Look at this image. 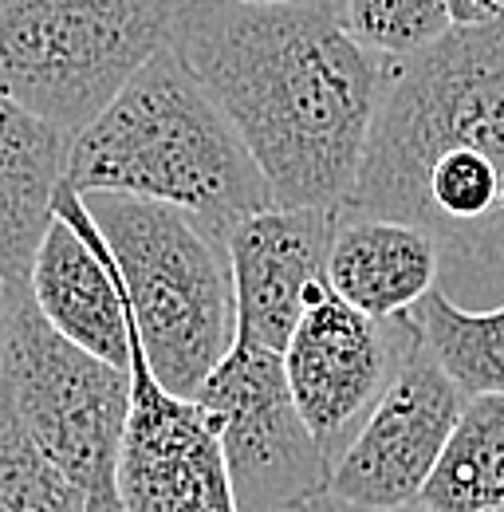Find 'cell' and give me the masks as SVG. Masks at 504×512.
Instances as JSON below:
<instances>
[{
	"instance_id": "1",
	"label": "cell",
	"mask_w": 504,
	"mask_h": 512,
	"mask_svg": "<svg viewBox=\"0 0 504 512\" xmlns=\"http://www.w3.org/2000/svg\"><path fill=\"white\" fill-rule=\"evenodd\" d=\"M174 52L241 134L280 209L347 205L394 60L347 32L343 0H186Z\"/></svg>"
},
{
	"instance_id": "2",
	"label": "cell",
	"mask_w": 504,
	"mask_h": 512,
	"mask_svg": "<svg viewBox=\"0 0 504 512\" xmlns=\"http://www.w3.org/2000/svg\"><path fill=\"white\" fill-rule=\"evenodd\" d=\"M422 225L449 260H504V20L394 60L343 205Z\"/></svg>"
},
{
	"instance_id": "3",
	"label": "cell",
	"mask_w": 504,
	"mask_h": 512,
	"mask_svg": "<svg viewBox=\"0 0 504 512\" xmlns=\"http://www.w3.org/2000/svg\"><path fill=\"white\" fill-rule=\"evenodd\" d=\"M67 186L174 205L217 237L276 205L249 146L174 48L158 52L71 138Z\"/></svg>"
},
{
	"instance_id": "4",
	"label": "cell",
	"mask_w": 504,
	"mask_h": 512,
	"mask_svg": "<svg viewBox=\"0 0 504 512\" xmlns=\"http://www.w3.org/2000/svg\"><path fill=\"white\" fill-rule=\"evenodd\" d=\"M123 280L146 367L174 398H197L237 343V284L225 237L174 205L79 193Z\"/></svg>"
},
{
	"instance_id": "5",
	"label": "cell",
	"mask_w": 504,
	"mask_h": 512,
	"mask_svg": "<svg viewBox=\"0 0 504 512\" xmlns=\"http://www.w3.org/2000/svg\"><path fill=\"white\" fill-rule=\"evenodd\" d=\"M186 0H0V91L63 134L174 48Z\"/></svg>"
},
{
	"instance_id": "6",
	"label": "cell",
	"mask_w": 504,
	"mask_h": 512,
	"mask_svg": "<svg viewBox=\"0 0 504 512\" xmlns=\"http://www.w3.org/2000/svg\"><path fill=\"white\" fill-rule=\"evenodd\" d=\"M0 386L36 446L83 493L87 509L123 512L119 465L130 418V371L67 343L24 288L8 320Z\"/></svg>"
},
{
	"instance_id": "7",
	"label": "cell",
	"mask_w": 504,
	"mask_h": 512,
	"mask_svg": "<svg viewBox=\"0 0 504 512\" xmlns=\"http://www.w3.org/2000/svg\"><path fill=\"white\" fill-rule=\"evenodd\" d=\"M193 402L217 422L241 512H284L331 493L335 461L292 398L284 355L233 343Z\"/></svg>"
},
{
	"instance_id": "8",
	"label": "cell",
	"mask_w": 504,
	"mask_h": 512,
	"mask_svg": "<svg viewBox=\"0 0 504 512\" xmlns=\"http://www.w3.org/2000/svg\"><path fill=\"white\" fill-rule=\"evenodd\" d=\"M414 347V312L398 320H371L339 300L327 276L308 292V308L284 351V375L308 430L331 461L347 449L351 426H363Z\"/></svg>"
},
{
	"instance_id": "9",
	"label": "cell",
	"mask_w": 504,
	"mask_h": 512,
	"mask_svg": "<svg viewBox=\"0 0 504 512\" xmlns=\"http://www.w3.org/2000/svg\"><path fill=\"white\" fill-rule=\"evenodd\" d=\"M465 402L469 398L422 351L418 339L355 438L335 457L331 497L347 509L371 512L418 505Z\"/></svg>"
},
{
	"instance_id": "10",
	"label": "cell",
	"mask_w": 504,
	"mask_h": 512,
	"mask_svg": "<svg viewBox=\"0 0 504 512\" xmlns=\"http://www.w3.org/2000/svg\"><path fill=\"white\" fill-rule=\"evenodd\" d=\"M119 493L123 512H241L213 414L150 375L134 327Z\"/></svg>"
},
{
	"instance_id": "11",
	"label": "cell",
	"mask_w": 504,
	"mask_h": 512,
	"mask_svg": "<svg viewBox=\"0 0 504 512\" xmlns=\"http://www.w3.org/2000/svg\"><path fill=\"white\" fill-rule=\"evenodd\" d=\"M28 296L67 343L130 371V312L123 280L99 225L67 182L56 193V221L40 241Z\"/></svg>"
},
{
	"instance_id": "12",
	"label": "cell",
	"mask_w": 504,
	"mask_h": 512,
	"mask_svg": "<svg viewBox=\"0 0 504 512\" xmlns=\"http://www.w3.org/2000/svg\"><path fill=\"white\" fill-rule=\"evenodd\" d=\"M335 217L327 209L272 205L225 237L237 284V343L276 355L288 351L308 292L327 276Z\"/></svg>"
},
{
	"instance_id": "13",
	"label": "cell",
	"mask_w": 504,
	"mask_h": 512,
	"mask_svg": "<svg viewBox=\"0 0 504 512\" xmlns=\"http://www.w3.org/2000/svg\"><path fill=\"white\" fill-rule=\"evenodd\" d=\"M441 256V245L422 225L339 209L323 272L331 292L355 312L398 320L438 288Z\"/></svg>"
},
{
	"instance_id": "14",
	"label": "cell",
	"mask_w": 504,
	"mask_h": 512,
	"mask_svg": "<svg viewBox=\"0 0 504 512\" xmlns=\"http://www.w3.org/2000/svg\"><path fill=\"white\" fill-rule=\"evenodd\" d=\"M71 134L48 127L0 91V276L28 288L56 193L67 182Z\"/></svg>"
},
{
	"instance_id": "15",
	"label": "cell",
	"mask_w": 504,
	"mask_h": 512,
	"mask_svg": "<svg viewBox=\"0 0 504 512\" xmlns=\"http://www.w3.org/2000/svg\"><path fill=\"white\" fill-rule=\"evenodd\" d=\"M418 505L430 512H504V394L465 402Z\"/></svg>"
},
{
	"instance_id": "16",
	"label": "cell",
	"mask_w": 504,
	"mask_h": 512,
	"mask_svg": "<svg viewBox=\"0 0 504 512\" xmlns=\"http://www.w3.org/2000/svg\"><path fill=\"white\" fill-rule=\"evenodd\" d=\"M414 323L422 351L465 398L504 394V304L489 312H469L434 288L414 308Z\"/></svg>"
},
{
	"instance_id": "17",
	"label": "cell",
	"mask_w": 504,
	"mask_h": 512,
	"mask_svg": "<svg viewBox=\"0 0 504 512\" xmlns=\"http://www.w3.org/2000/svg\"><path fill=\"white\" fill-rule=\"evenodd\" d=\"M0 512H91L83 493L24 430L0 386Z\"/></svg>"
},
{
	"instance_id": "18",
	"label": "cell",
	"mask_w": 504,
	"mask_h": 512,
	"mask_svg": "<svg viewBox=\"0 0 504 512\" xmlns=\"http://www.w3.org/2000/svg\"><path fill=\"white\" fill-rule=\"evenodd\" d=\"M347 32L382 60H410L453 28L445 0H343Z\"/></svg>"
},
{
	"instance_id": "19",
	"label": "cell",
	"mask_w": 504,
	"mask_h": 512,
	"mask_svg": "<svg viewBox=\"0 0 504 512\" xmlns=\"http://www.w3.org/2000/svg\"><path fill=\"white\" fill-rule=\"evenodd\" d=\"M453 28H489L504 20V0H445Z\"/></svg>"
},
{
	"instance_id": "20",
	"label": "cell",
	"mask_w": 504,
	"mask_h": 512,
	"mask_svg": "<svg viewBox=\"0 0 504 512\" xmlns=\"http://www.w3.org/2000/svg\"><path fill=\"white\" fill-rule=\"evenodd\" d=\"M16 292H24V288H12V284L0 276V363H4V339H8V320H12Z\"/></svg>"
},
{
	"instance_id": "21",
	"label": "cell",
	"mask_w": 504,
	"mask_h": 512,
	"mask_svg": "<svg viewBox=\"0 0 504 512\" xmlns=\"http://www.w3.org/2000/svg\"><path fill=\"white\" fill-rule=\"evenodd\" d=\"M284 512H347L331 493H319V497H312V501H300V505H292V509Z\"/></svg>"
},
{
	"instance_id": "22",
	"label": "cell",
	"mask_w": 504,
	"mask_h": 512,
	"mask_svg": "<svg viewBox=\"0 0 504 512\" xmlns=\"http://www.w3.org/2000/svg\"><path fill=\"white\" fill-rule=\"evenodd\" d=\"M347 509V505H343ZM347 512H371V509H347ZM386 512H430V509H422V505H410V509H386Z\"/></svg>"
},
{
	"instance_id": "23",
	"label": "cell",
	"mask_w": 504,
	"mask_h": 512,
	"mask_svg": "<svg viewBox=\"0 0 504 512\" xmlns=\"http://www.w3.org/2000/svg\"><path fill=\"white\" fill-rule=\"evenodd\" d=\"M229 4H288V0H229Z\"/></svg>"
},
{
	"instance_id": "24",
	"label": "cell",
	"mask_w": 504,
	"mask_h": 512,
	"mask_svg": "<svg viewBox=\"0 0 504 512\" xmlns=\"http://www.w3.org/2000/svg\"><path fill=\"white\" fill-rule=\"evenodd\" d=\"M501 268H504V260H501Z\"/></svg>"
}]
</instances>
